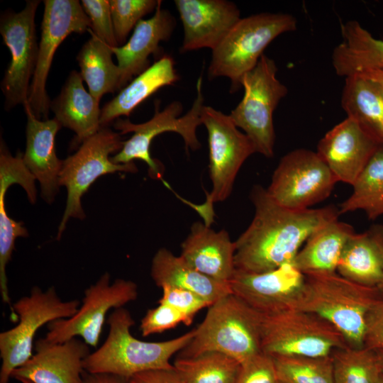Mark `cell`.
I'll return each mask as SVG.
<instances>
[{"instance_id":"cell-34","label":"cell","mask_w":383,"mask_h":383,"mask_svg":"<svg viewBox=\"0 0 383 383\" xmlns=\"http://www.w3.org/2000/svg\"><path fill=\"white\" fill-rule=\"evenodd\" d=\"M334 383H377L382 372L376 352L349 346L331 354Z\"/></svg>"},{"instance_id":"cell-26","label":"cell","mask_w":383,"mask_h":383,"mask_svg":"<svg viewBox=\"0 0 383 383\" xmlns=\"http://www.w3.org/2000/svg\"><path fill=\"white\" fill-rule=\"evenodd\" d=\"M178 79L174 59L169 55H162L103 106L101 127H107L120 116L128 117L149 96L165 86L174 84Z\"/></svg>"},{"instance_id":"cell-1","label":"cell","mask_w":383,"mask_h":383,"mask_svg":"<svg viewBox=\"0 0 383 383\" xmlns=\"http://www.w3.org/2000/svg\"><path fill=\"white\" fill-rule=\"evenodd\" d=\"M250 198L253 219L235 241V269L245 272H265L293 262L310 235L340 215L334 206L303 210L284 207L260 185L254 186Z\"/></svg>"},{"instance_id":"cell-35","label":"cell","mask_w":383,"mask_h":383,"mask_svg":"<svg viewBox=\"0 0 383 383\" xmlns=\"http://www.w3.org/2000/svg\"><path fill=\"white\" fill-rule=\"evenodd\" d=\"M282 383H334L332 356L272 357Z\"/></svg>"},{"instance_id":"cell-14","label":"cell","mask_w":383,"mask_h":383,"mask_svg":"<svg viewBox=\"0 0 383 383\" xmlns=\"http://www.w3.org/2000/svg\"><path fill=\"white\" fill-rule=\"evenodd\" d=\"M40 3L28 0L21 11H6L1 16L0 33L11 54L1 82L7 109L28 101L38 60L35 17Z\"/></svg>"},{"instance_id":"cell-43","label":"cell","mask_w":383,"mask_h":383,"mask_svg":"<svg viewBox=\"0 0 383 383\" xmlns=\"http://www.w3.org/2000/svg\"><path fill=\"white\" fill-rule=\"evenodd\" d=\"M82 383H128L123 377L106 373L83 374Z\"/></svg>"},{"instance_id":"cell-28","label":"cell","mask_w":383,"mask_h":383,"mask_svg":"<svg viewBox=\"0 0 383 383\" xmlns=\"http://www.w3.org/2000/svg\"><path fill=\"white\" fill-rule=\"evenodd\" d=\"M151 277L162 288L165 286L192 291L214 303L233 293L229 283L216 281L190 266L180 255L162 248L155 254L151 264Z\"/></svg>"},{"instance_id":"cell-18","label":"cell","mask_w":383,"mask_h":383,"mask_svg":"<svg viewBox=\"0 0 383 383\" xmlns=\"http://www.w3.org/2000/svg\"><path fill=\"white\" fill-rule=\"evenodd\" d=\"M183 26L181 52L214 50L241 18L237 5L227 0H175Z\"/></svg>"},{"instance_id":"cell-7","label":"cell","mask_w":383,"mask_h":383,"mask_svg":"<svg viewBox=\"0 0 383 383\" xmlns=\"http://www.w3.org/2000/svg\"><path fill=\"white\" fill-rule=\"evenodd\" d=\"M260 316L261 350L271 357H324L348 347L341 333L315 313L290 309Z\"/></svg>"},{"instance_id":"cell-39","label":"cell","mask_w":383,"mask_h":383,"mask_svg":"<svg viewBox=\"0 0 383 383\" xmlns=\"http://www.w3.org/2000/svg\"><path fill=\"white\" fill-rule=\"evenodd\" d=\"M181 323L189 326L183 313L168 305L159 304L157 307L148 310L139 328L142 336L147 337L173 328Z\"/></svg>"},{"instance_id":"cell-36","label":"cell","mask_w":383,"mask_h":383,"mask_svg":"<svg viewBox=\"0 0 383 383\" xmlns=\"http://www.w3.org/2000/svg\"><path fill=\"white\" fill-rule=\"evenodd\" d=\"M114 33L118 46L142 18L156 9L159 0H109Z\"/></svg>"},{"instance_id":"cell-49","label":"cell","mask_w":383,"mask_h":383,"mask_svg":"<svg viewBox=\"0 0 383 383\" xmlns=\"http://www.w3.org/2000/svg\"><path fill=\"white\" fill-rule=\"evenodd\" d=\"M278 383H282V382H278Z\"/></svg>"},{"instance_id":"cell-8","label":"cell","mask_w":383,"mask_h":383,"mask_svg":"<svg viewBox=\"0 0 383 383\" xmlns=\"http://www.w3.org/2000/svg\"><path fill=\"white\" fill-rule=\"evenodd\" d=\"M201 121L208 133L212 189L205 202L196 206V209L204 223L210 226L214 215V204L223 201L230 196L241 166L256 152L250 138L238 129L230 115L204 105Z\"/></svg>"},{"instance_id":"cell-19","label":"cell","mask_w":383,"mask_h":383,"mask_svg":"<svg viewBox=\"0 0 383 383\" xmlns=\"http://www.w3.org/2000/svg\"><path fill=\"white\" fill-rule=\"evenodd\" d=\"M89 346L76 338L60 343L40 338L35 353L16 368L11 377L32 383H82L83 362L91 353Z\"/></svg>"},{"instance_id":"cell-17","label":"cell","mask_w":383,"mask_h":383,"mask_svg":"<svg viewBox=\"0 0 383 383\" xmlns=\"http://www.w3.org/2000/svg\"><path fill=\"white\" fill-rule=\"evenodd\" d=\"M380 145L347 117L319 140L316 153L338 182L353 185Z\"/></svg>"},{"instance_id":"cell-30","label":"cell","mask_w":383,"mask_h":383,"mask_svg":"<svg viewBox=\"0 0 383 383\" xmlns=\"http://www.w3.org/2000/svg\"><path fill=\"white\" fill-rule=\"evenodd\" d=\"M341 106L380 145H383V87L355 74L345 78Z\"/></svg>"},{"instance_id":"cell-21","label":"cell","mask_w":383,"mask_h":383,"mask_svg":"<svg viewBox=\"0 0 383 383\" xmlns=\"http://www.w3.org/2000/svg\"><path fill=\"white\" fill-rule=\"evenodd\" d=\"M176 26V20L159 1L154 15L140 20L135 26L129 40L122 46L111 48L120 72L118 90H121L133 78L147 70L149 56L160 50V43L168 40Z\"/></svg>"},{"instance_id":"cell-2","label":"cell","mask_w":383,"mask_h":383,"mask_svg":"<svg viewBox=\"0 0 383 383\" xmlns=\"http://www.w3.org/2000/svg\"><path fill=\"white\" fill-rule=\"evenodd\" d=\"M109 326L104 343L84 360L87 373H106L127 380L133 375L149 370H171L172 355L181 351L192 340L195 329L177 338L160 342H147L133 337L131 328L135 321L128 310L116 309L107 319Z\"/></svg>"},{"instance_id":"cell-23","label":"cell","mask_w":383,"mask_h":383,"mask_svg":"<svg viewBox=\"0 0 383 383\" xmlns=\"http://www.w3.org/2000/svg\"><path fill=\"white\" fill-rule=\"evenodd\" d=\"M180 256L192 267L216 281L229 283L235 271V242L226 230L215 231L195 222L182 243Z\"/></svg>"},{"instance_id":"cell-38","label":"cell","mask_w":383,"mask_h":383,"mask_svg":"<svg viewBox=\"0 0 383 383\" xmlns=\"http://www.w3.org/2000/svg\"><path fill=\"white\" fill-rule=\"evenodd\" d=\"M162 294L158 304L168 305L183 313L189 325L200 310L211 306L213 303L197 294L182 288L165 286L161 288Z\"/></svg>"},{"instance_id":"cell-12","label":"cell","mask_w":383,"mask_h":383,"mask_svg":"<svg viewBox=\"0 0 383 383\" xmlns=\"http://www.w3.org/2000/svg\"><path fill=\"white\" fill-rule=\"evenodd\" d=\"M336 182L316 152L296 149L282 157L266 190L278 204L303 210L327 199Z\"/></svg>"},{"instance_id":"cell-4","label":"cell","mask_w":383,"mask_h":383,"mask_svg":"<svg viewBox=\"0 0 383 383\" xmlns=\"http://www.w3.org/2000/svg\"><path fill=\"white\" fill-rule=\"evenodd\" d=\"M179 357L218 352L240 364L262 353L260 313L231 293L215 301Z\"/></svg>"},{"instance_id":"cell-45","label":"cell","mask_w":383,"mask_h":383,"mask_svg":"<svg viewBox=\"0 0 383 383\" xmlns=\"http://www.w3.org/2000/svg\"><path fill=\"white\" fill-rule=\"evenodd\" d=\"M377 355L381 369L383 372V350H374Z\"/></svg>"},{"instance_id":"cell-27","label":"cell","mask_w":383,"mask_h":383,"mask_svg":"<svg viewBox=\"0 0 383 383\" xmlns=\"http://www.w3.org/2000/svg\"><path fill=\"white\" fill-rule=\"evenodd\" d=\"M342 42L333 49L332 65L343 77L371 70H383V40L373 36L358 21L341 24Z\"/></svg>"},{"instance_id":"cell-41","label":"cell","mask_w":383,"mask_h":383,"mask_svg":"<svg viewBox=\"0 0 383 383\" xmlns=\"http://www.w3.org/2000/svg\"><path fill=\"white\" fill-rule=\"evenodd\" d=\"M365 347L383 350V299L376 303L367 315Z\"/></svg>"},{"instance_id":"cell-22","label":"cell","mask_w":383,"mask_h":383,"mask_svg":"<svg viewBox=\"0 0 383 383\" xmlns=\"http://www.w3.org/2000/svg\"><path fill=\"white\" fill-rule=\"evenodd\" d=\"M23 106L27 124L23 160L40 182L42 198L51 203L60 187L59 177L63 163V160L57 157L55 150V136L62 126L55 118L47 120L36 118L28 101Z\"/></svg>"},{"instance_id":"cell-47","label":"cell","mask_w":383,"mask_h":383,"mask_svg":"<svg viewBox=\"0 0 383 383\" xmlns=\"http://www.w3.org/2000/svg\"><path fill=\"white\" fill-rule=\"evenodd\" d=\"M377 383H383V372H382L379 379H378V382Z\"/></svg>"},{"instance_id":"cell-31","label":"cell","mask_w":383,"mask_h":383,"mask_svg":"<svg viewBox=\"0 0 383 383\" xmlns=\"http://www.w3.org/2000/svg\"><path fill=\"white\" fill-rule=\"evenodd\" d=\"M88 31L91 38L81 48L77 61L89 92L100 101L104 94L118 90L120 72L112 60L111 47L89 29Z\"/></svg>"},{"instance_id":"cell-37","label":"cell","mask_w":383,"mask_h":383,"mask_svg":"<svg viewBox=\"0 0 383 383\" xmlns=\"http://www.w3.org/2000/svg\"><path fill=\"white\" fill-rule=\"evenodd\" d=\"M80 2L91 21L89 30L110 47H119L115 36L109 1L82 0Z\"/></svg>"},{"instance_id":"cell-42","label":"cell","mask_w":383,"mask_h":383,"mask_svg":"<svg viewBox=\"0 0 383 383\" xmlns=\"http://www.w3.org/2000/svg\"><path fill=\"white\" fill-rule=\"evenodd\" d=\"M128 383H186L175 368L154 370L136 374L127 380Z\"/></svg>"},{"instance_id":"cell-29","label":"cell","mask_w":383,"mask_h":383,"mask_svg":"<svg viewBox=\"0 0 383 383\" xmlns=\"http://www.w3.org/2000/svg\"><path fill=\"white\" fill-rule=\"evenodd\" d=\"M355 233L348 223L333 220L323 225L306 241L293 263L304 275L337 272L343 248Z\"/></svg>"},{"instance_id":"cell-32","label":"cell","mask_w":383,"mask_h":383,"mask_svg":"<svg viewBox=\"0 0 383 383\" xmlns=\"http://www.w3.org/2000/svg\"><path fill=\"white\" fill-rule=\"evenodd\" d=\"M352 186L351 195L340 205V214L362 210L370 220L383 215V145L377 148Z\"/></svg>"},{"instance_id":"cell-5","label":"cell","mask_w":383,"mask_h":383,"mask_svg":"<svg viewBox=\"0 0 383 383\" xmlns=\"http://www.w3.org/2000/svg\"><path fill=\"white\" fill-rule=\"evenodd\" d=\"M296 26V19L289 13H260L240 18L212 50L208 77H227L231 91H238L243 77L257 65L268 45Z\"/></svg>"},{"instance_id":"cell-15","label":"cell","mask_w":383,"mask_h":383,"mask_svg":"<svg viewBox=\"0 0 383 383\" xmlns=\"http://www.w3.org/2000/svg\"><path fill=\"white\" fill-rule=\"evenodd\" d=\"M41 35L28 104L38 119H48L51 101L46 82L55 53L71 33H84L91 21L78 0H45Z\"/></svg>"},{"instance_id":"cell-9","label":"cell","mask_w":383,"mask_h":383,"mask_svg":"<svg viewBox=\"0 0 383 383\" xmlns=\"http://www.w3.org/2000/svg\"><path fill=\"white\" fill-rule=\"evenodd\" d=\"M277 72L274 60L263 55L243 77V97L230 113L235 126L250 138L255 152L266 157L274 155V111L288 92L277 79Z\"/></svg>"},{"instance_id":"cell-48","label":"cell","mask_w":383,"mask_h":383,"mask_svg":"<svg viewBox=\"0 0 383 383\" xmlns=\"http://www.w3.org/2000/svg\"><path fill=\"white\" fill-rule=\"evenodd\" d=\"M19 382H22V383H32L28 380H25V379H21L19 380Z\"/></svg>"},{"instance_id":"cell-10","label":"cell","mask_w":383,"mask_h":383,"mask_svg":"<svg viewBox=\"0 0 383 383\" xmlns=\"http://www.w3.org/2000/svg\"><path fill=\"white\" fill-rule=\"evenodd\" d=\"M80 301H64L54 287L43 292L38 287L31 289L28 296L13 304L19 322L13 328L0 333V383H9L12 372L33 356V340L39 328L45 324L74 316Z\"/></svg>"},{"instance_id":"cell-25","label":"cell","mask_w":383,"mask_h":383,"mask_svg":"<svg viewBox=\"0 0 383 383\" xmlns=\"http://www.w3.org/2000/svg\"><path fill=\"white\" fill-rule=\"evenodd\" d=\"M337 273L355 283L377 287L383 280V225L354 233L341 254Z\"/></svg>"},{"instance_id":"cell-16","label":"cell","mask_w":383,"mask_h":383,"mask_svg":"<svg viewBox=\"0 0 383 383\" xmlns=\"http://www.w3.org/2000/svg\"><path fill=\"white\" fill-rule=\"evenodd\" d=\"M306 276L293 262L265 272L236 270L229 282L233 294L260 314L298 309Z\"/></svg>"},{"instance_id":"cell-24","label":"cell","mask_w":383,"mask_h":383,"mask_svg":"<svg viewBox=\"0 0 383 383\" xmlns=\"http://www.w3.org/2000/svg\"><path fill=\"white\" fill-rule=\"evenodd\" d=\"M100 101L87 91L79 72L73 70L67 77L59 95L50 103V109L62 127L75 133L74 143H82L101 127Z\"/></svg>"},{"instance_id":"cell-33","label":"cell","mask_w":383,"mask_h":383,"mask_svg":"<svg viewBox=\"0 0 383 383\" xmlns=\"http://www.w3.org/2000/svg\"><path fill=\"white\" fill-rule=\"evenodd\" d=\"M174 367L186 383H235L241 364L218 352L178 357Z\"/></svg>"},{"instance_id":"cell-40","label":"cell","mask_w":383,"mask_h":383,"mask_svg":"<svg viewBox=\"0 0 383 383\" xmlns=\"http://www.w3.org/2000/svg\"><path fill=\"white\" fill-rule=\"evenodd\" d=\"M272 357L260 353L241 364L235 383H278Z\"/></svg>"},{"instance_id":"cell-3","label":"cell","mask_w":383,"mask_h":383,"mask_svg":"<svg viewBox=\"0 0 383 383\" xmlns=\"http://www.w3.org/2000/svg\"><path fill=\"white\" fill-rule=\"evenodd\" d=\"M305 276L298 309L326 320L341 333L348 346L364 348L367 315L383 299V294L377 287L355 283L337 272Z\"/></svg>"},{"instance_id":"cell-20","label":"cell","mask_w":383,"mask_h":383,"mask_svg":"<svg viewBox=\"0 0 383 383\" xmlns=\"http://www.w3.org/2000/svg\"><path fill=\"white\" fill-rule=\"evenodd\" d=\"M35 177L30 173L23 160V154L18 152L12 156L4 144L0 148V292L2 301L9 305L11 318L13 311L8 288L6 267L11 258L15 248V241L18 237H27L28 232L22 223L11 218L5 206V194L9 187L14 184H20L26 191L31 203L36 199Z\"/></svg>"},{"instance_id":"cell-46","label":"cell","mask_w":383,"mask_h":383,"mask_svg":"<svg viewBox=\"0 0 383 383\" xmlns=\"http://www.w3.org/2000/svg\"><path fill=\"white\" fill-rule=\"evenodd\" d=\"M377 288L379 289V291L383 294V280L382 282L378 285Z\"/></svg>"},{"instance_id":"cell-11","label":"cell","mask_w":383,"mask_h":383,"mask_svg":"<svg viewBox=\"0 0 383 383\" xmlns=\"http://www.w3.org/2000/svg\"><path fill=\"white\" fill-rule=\"evenodd\" d=\"M125 140L121 135L107 127L84 140L77 152L63 160L59 177V185L67 188L65 210L59 225V240L70 217L83 219L85 216L81 199L90 186L101 176L116 172H135L133 162L115 164L109 155L118 152Z\"/></svg>"},{"instance_id":"cell-6","label":"cell","mask_w":383,"mask_h":383,"mask_svg":"<svg viewBox=\"0 0 383 383\" xmlns=\"http://www.w3.org/2000/svg\"><path fill=\"white\" fill-rule=\"evenodd\" d=\"M204 99L202 92V77L196 83V96L191 109L185 115L181 116L183 106L181 102L174 101L162 111L159 109L158 101L155 103V113L148 121L133 123L128 119L118 118L113 126L121 135L133 133L132 136L125 140L122 149L111 161L115 164H127L134 160H141L148 166V173L153 179H162V165L152 158L150 147L153 139L165 132H174L181 135L186 148L192 150H198L201 145L196 136V128L201 124V112Z\"/></svg>"},{"instance_id":"cell-44","label":"cell","mask_w":383,"mask_h":383,"mask_svg":"<svg viewBox=\"0 0 383 383\" xmlns=\"http://www.w3.org/2000/svg\"><path fill=\"white\" fill-rule=\"evenodd\" d=\"M366 78L372 79L383 87V70H371L357 73Z\"/></svg>"},{"instance_id":"cell-13","label":"cell","mask_w":383,"mask_h":383,"mask_svg":"<svg viewBox=\"0 0 383 383\" xmlns=\"http://www.w3.org/2000/svg\"><path fill=\"white\" fill-rule=\"evenodd\" d=\"M138 294L135 282L118 279L111 284L110 274L105 272L86 289L82 304L74 316L48 324V332L44 338L51 343H60L79 336L88 345L96 348L107 313L135 301Z\"/></svg>"}]
</instances>
